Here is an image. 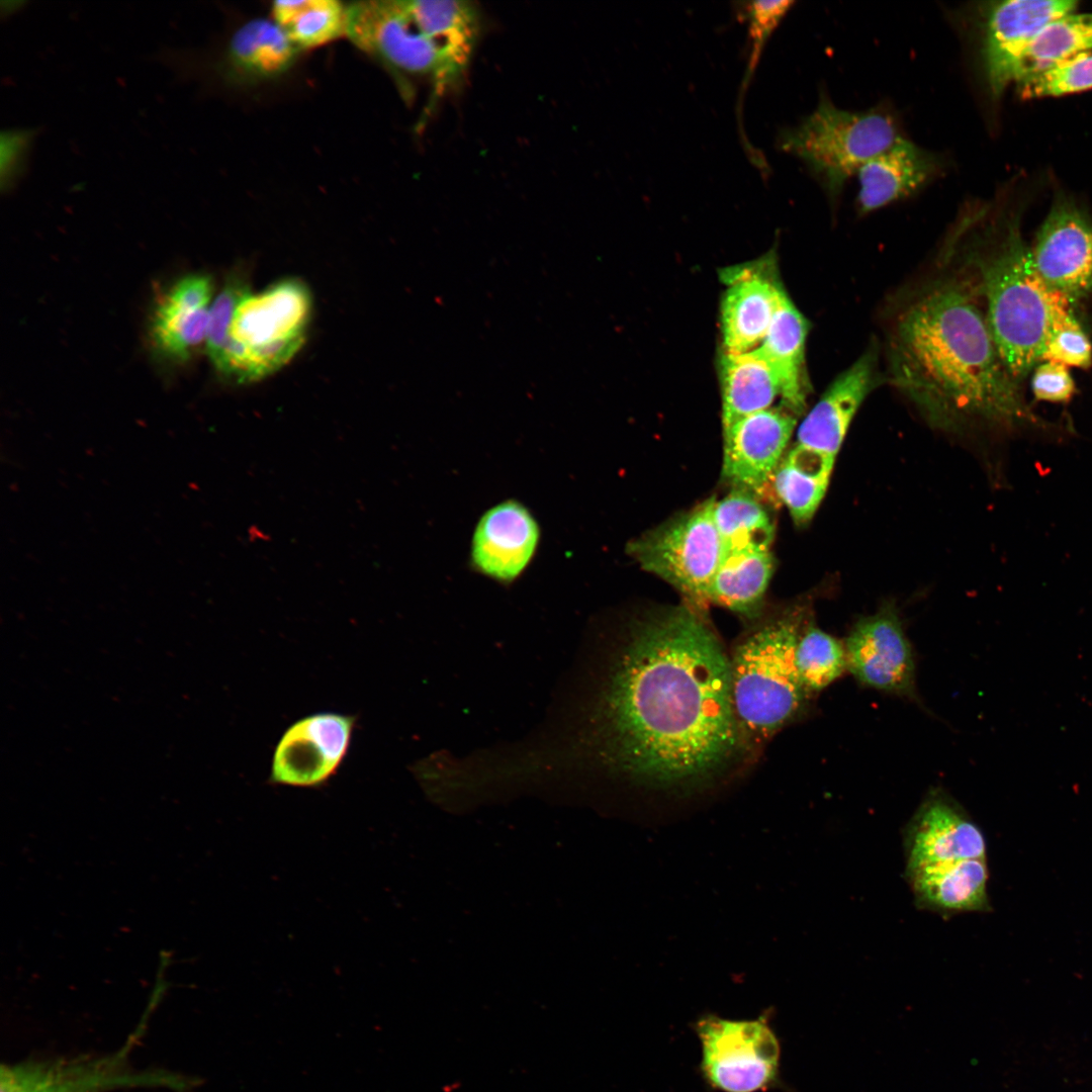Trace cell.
<instances>
[{
	"label": "cell",
	"instance_id": "6da1fadb",
	"mask_svg": "<svg viewBox=\"0 0 1092 1092\" xmlns=\"http://www.w3.org/2000/svg\"><path fill=\"white\" fill-rule=\"evenodd\" d=\"M583 741L597 768L646 797L701 796L735 771L750 748L730 656L696 610L655 609L621 629L596 676Z\"/></svg>",
	"mask_w": 1092,
	"mask_h": 1092
},
{
	"label": "cell",
	"instance_id": "7a4b0ae2",
	"mask_svg": "<svg viewBox=\"0 0 1092 1092\" xmlns=\"http://www.w3.org/2000/svg\"><path fill=\"white\" fill-rule=\"evenodd\" d=\"M978 296L963 275L916 293L890 327L886 380L940 429L1050 430L1003 364Z\"/></svg>",
	"mask_w": 1092,
	"mask_h": 1092
},
{
	"label": "cell",
	"instance_id": "3957f363",
	"mask_svg": "<svg viewBox=\"0 0 1092 1092\" xmlns=\"http://www.w3.org/2000/svg\"><path fill=\"white\" fill-rule=\"evenodd\" d=\"M971 264L997 351L1019 382L1040 363L1053 330L1075 316L1073 302L1042 279L1016 225Z\"/></svg>",
	"mask_w": 1092,
	"mask_h": 1092
},
{
	"label": "cell",
	"instance_id": "277c9868",
	"mask_svg": "<svg viewBox=\"0 0 1092 1092\" xmlns=\"http://www.w3.org/2000/svg\"><path fill=\"white\" fill-rule=\"evenodd\" d=\"M806 621L791 613L758 626L730 656L735 715L748 745L758 746L796 720L810 696L795 664L797 641Z\"/></svg>",
	"mask_w": 1092,
	"mask_h": 1092
},
{
	"label": "cell",
	"instance_id": "5b68a950",
	"mask_svg": "<svg viewBox=\"0 0 1092 1092\" xmlns=\"http://www.w3.org/2000/svg\"><path fill=\"white\" fill-rule=\"evenodd\" d=\"M901 138L890 113L840 109L823 93L814 111L780 132L778 146L802 160L835 201L863 164Z\"/></svg>",
	"mask_w": 1092,
	"mask_h": 1092
},
{
	"label": "cell",
	"instance_id": "8992f818",
	"mask_svg": "<svg viewBox=\"0 0 1092 1092\" xmlns=\"http://www.w3.org/2000/svg\"><path fill=\"white\" fill-rule=\"evenodd\" d=\"M701 1045L699 1070L720 1092H764L780 1084L781 1044L769 1014L729 1019L705 1014L695 1023Z\"/></svg>",
	"mask_w": 1092,
	"mask_h": 1092
},
{
	"label": "cell",
	"instance_id": "52a82bcc",
	"mask_svg": "<svg viewBox=\"0 0 1092 1092\" xmlns=\"http://www.w3.org/2000/svg\"><path fill=\"white\" fill-rule=\"evenodd\" d=\"M713 499L629 543L639 565L674 586L693 604L708 602L725 549L712 515Z\"/></svg>",
	"mask_w": 1092,
	"mask_h": 1092
},
{
	"label": "cell",
	"instance_id": "ba28073f",
	"mask_svg": "<svg viewBox=\"0 0 1092 1092\" xmlns=\"http://www.w3.org/2000/svg\"><path fill=\"white\" fill-rule=\"evenodd\" d=\"M345 35L395 73L430 78L436 93L457 84L439 47L414 23L405 0L350 3Z\"/></svg>",
	"mask_w": 1092,
	"mask_h": 1092
},
{
	"label": "cell",
	"instance_id": "9c48e42d",
	"mask_svg": "<svg viewBox=\"0 0 1092 1092\" xmlns=\"http://www.w3.org/2000/svg\"><path fill=\"white\" fill-rule=\"evenodd\" d=\"M356 717L335 712L305 716L282 734L273 753L269 784L317 789L344 761Z\"/></svg>",
	"mask_w": 1092,
	"mask_h": 1092
},
{
	"label": "cell",
	"instance_id": "30bf717a",
	"mask_svg": "<svg viewBox=\"0 0 1092 1092\" xmlns=\"http://www.w3.org/2000/svg\"><path fill=\"white\" fill-rule=\"evenodd\" d=\"M0 1092H108L125 1087H181L180 1079L162 1073H136L123 1053L101 1058L24 1061L3 1065Z\"/></svg>",
	"mask_w": 1092,
	"mask_h": 1092
},
{
	"label": "cell",
	"instance_id": "8fae6325",
	"mask_svg": "<svg viewBox=\"0 0 1092 1092\" xmlns=\"http://www.w3.org/2000/svg\"><path fill=\"white\" fill-rule=\"evenodd\" d=\"M848 671L862 685L888 694L916 698L912 646L893 606L854 624L844 640Z\"/></svg>",
	"mask_w": 1092,
	"mask_h": 1092
},
{
	"label": "cell",
	"instance_id": "7c38bea8",
	"mask_svg": "<svg viewBox=\"0 0 1092 1092\" xmlns=\"http://www.w3.org/2000/svg\"><path fill=\"white\" fill-rule=\"evenodd\" d=\"M1031 254L1042 279L1072 302L1092 295V219L1075 203H1053Z\"/></svg>",
	"mask_w": 1092,
	"mask_h": 1092
},
{
	"label": "cell",
	"instance_id": "4fadbf2b",
	"mask_svg": "<svg viewBox=\"0 0 1092 1092\" xmlns=\"http://www.w3.org/2000/svg\"><path fill=\"white\" fill-rule=\"evenodd\" d=\"M542 531L533 512L508 498L488 508L478 519L469 547L470 568L494 582L510 585L534 560Z\"/></svg>",
	"mask_w": 1092,
	"mask_h": 1092
},
{
	"label": "cell",
	"instance_id": "5bb4252c",
	"mask_svg": "<svg viewBox=\"0 0 1092 1092\" xmlns=\"http://www.w3.org/2000/svg\"><path fill=\"white\" fill-rule=\"evenodd\" d=\"M1073 0H1008L987 9L982 61L989 90L999 98L1014 83L1017 66L1036 34L1050 22L1076 12Z\"/></svg>",
	"mask_w": 1092,
	"mask_h": 1092
},
{
	"label": "cell",
	"instance_id": "9a60e30c",
	"mask_svg": "<svg viewBox=\"0 0 1092 1092\" xmlns=\"http://www.w3.org/2000/svg\"><path fill=\"white\" fill-rule=\"evenodd\" d=\"M904 844L906 869L986 860L982 831L954 799L938 789L926 795L908 822Z\"/></svg>",
	"mask_w": 1092,
	"mask_h": 1092
},
{
	"label": "cell",
	"instance_id": "2e32d148",
	"mask_svg": "<svg viewBox=\"0 0 1092 1092\" xmlns=\"http://www.w3.org/2000/svg\"><path fill=\"white\" fill-rule=\"evenodd\" d=\"M797 418L780 404L746 416L723 430L722 477L736 489L760 491L783 459Z\"/></svg>",
	"mask_w": 1092,
	"mask_h": 1092
},
{
	"label": "cell",
	"instance_id": "e0dca14e",
	"mask_svg": "<svg viewBox=\"0 0 1092 1092\" xmlns=\"http://www.w3.org/2000/svg\"><path fill=\"white\" fill-rule=\"evenodd\" d=\"M884 380L878 347L873 343L831 382L808 413L798 429L797 444L836 457L857 410Z\"/></svg>",
	"mask_w": 1092,
	"mask_h": 1092
},
{
	"label": "cell",
	"instance_id": "ac0fdd59",
	"mask_svg": "<svg viewBox=\"0 0 1092 1092\" xmlns=\"http://www.w3.org/2000/svg\"><path fill=\"white\" fill-rule=\"evenodd\" d=\"M299 49L275 21L255 19L237 28L209 65L169 64L176 78L207 68L225 84H251L275 78L293 64Z\"/></svg>",
	"mask_w": 1092,
	"mask_h": 1092
},
{
	"label": "cell",
	"instance_id": "d6986e66",
	"mask_svg": "<svg viewBox=\"0 0 1092 1092\" xmlns=\"http://www.w3.org/2000/svg\"><path fill=\"white\" fill-rule=\"evenodd\" d=\"M310 312V293L298 280L281 281L257 294L248 291L236 307L226 342L249 349L305 339Z\"/></svg>",
	"mask_w": 1092,
	"mask_h": 1092
},
{
	"label": "cell",
	"instance_id": "ffe728a7",
	"mask_svg": "<svg viewBox=\"0 0 1092 1092\" xmlns=\"http://www.w3.org/2000/svg\"><path fill=\"white\" fill-rule=\"evenodd\" d=\"M941 169L942 161L938 155L901 138L857 171V210L867 214L905 198L927 184Z\"/></svg>",
	"mask_w": 1092,
	"mask_h": 1092
},
{
	"label": "cell",
	"instance_id": "44dd1931",
	"mask_svg": "<svg viewBox=\"0 0 1092 1092\" xmlns=\"http://www.w3.org/2000/svg\"><path fill=\"white\" fill-rule=\"evenodd\" d=\"M775 280L750 269L728 276L721 301V330L725 353L756 349L765 338L785 294Z\"/></svg>",
	"mask_w": 1092,
	"mask_h": 1092
},
{
	"label": "cell",
	"instance_id": "7402d4cb",
	"mask_svg": "<svg viewBox=\"0 0 1092 1092\" xmlns=\"http://www.w3.org/2000/svg\"><path fill=\"white\" fill-rule=\"evenodd\" d=\"M212 285L207 276L182 278L159 301L152 336L163 356L185 361L206 342Z\"/></svg>",
	"mask_w": 1092,
	"mask_h": 1092
},
{
	"label": "cell",
	"instance_id": "603a6c76",
	"mask_svg": "<svg viewBox=\"0 0 1092 1092\" xmlns=\"http://www.w3.org/2000/svg\"><path fill=\"white\" fill-rule=\"evenodd\" d=\"M905 874L921 909L948 916L989 908L986 860L923 866L906 869Z\"/></svg>",
	"mask_w": 1092,
	"mask_h": 1092
},
{
	"label": "cell",
	"instance_id": "cb8c5ba5",
	"mask_svg": "<svg viewBox=\"0 0 1092 1092\" xmlns=\"http://www.w3.org/2000/svg\"><path fill=\"white\" fill-rule=\"evenodd\" d=\"M405 4L416 26L436 42L459 83L480 34L479 9L463 0H405Z\"/></svg>",
	"mask_w": 1092,
	"mask_h": 1092
},
{
	"label": "cell",
	"instance_id": "d4e9b609",
	"mask_svg": "<svg viewBox=\"0 0 1092 1092\" xmlns=\"http://www.w3.org/2000/svg\"><path fill=\"white\" fill-rule=\"evenodd\" d=\"M808 330V321L785 293L765 338L756 348L778 375L781 404L797 416L804 412L809 391L804 362Z\"/></svg>",
	"mask_w": 1092,
	"mask_h": 1092
},
{
	"label": "cell",
	"instance_id": "484cf974",
	"mask_svg": "<svg viewBox=\"0 0 1092 1092\" xmlns=\"http://www.w3.org/2000/svg\"><path fill=\"white\" fill-rule=\"evenodd\" d=\"M720 382L723 430L746 416L772 407L776 398L782 397L778 375L757 349L723 352Z\"/></svg>",
	"mask_w": 1092,
	"mask_h": 1092
},
{
	"label": "cell",
	"instance_id": "4316f807",
	"mask_svg": "<svg viewBox=\"0 0 1092 1092\" xmlns=\"http://www.w3.org/2000/svg\"><path fill=\"white\" fill-rule=\"evenodd\" d=\"M835 456L796 444L771 479L778 497L798 525L808 523L825 496Z\"/></svg>",
	"mask_w": 1092,
	"mask_h": 1092
},
{
	"label": "cell",
	"instance_id": "83f0119b",
	"mask_svg": "<svg viewBox=\"0 0 1092 1092\" xmlns=\"http://www.w3.org/2000/svg\"><path fill=\"white\" fill-rule=\"evenodd\" d=\"M774 570L769 551L726 554L708 590V602L751 615L760 605Z\"/></svg>",
	"mask_w": 1092,
	"mask_h": 1092
},
{
	"label": "cell",
	"instance_id": "f1b7e54d",
	"mask_svg": "<svg viewBox=\"0 0 1092 1092\" xmlns=\"http://www.w3.org/2000/svg\"><path fill=\"white\" fill-rule=\"evenodd\" d=\"M712 515L722 540L725 555L769 551L775 527L763 507L748 492L735 489L721 500H714Z\"/></svg>",
	"mask_w": 1092,
	"mask_h": 1092
},
{
	"label": "cell",
	"instance_id": "f546056e",
	"mask_svg": "<svg viewBox=\"0 0 1092 1092\" xmlns=\"http://www.w3.org/2000/svg\"><path fill=\"white\" fill-rule=\"evenodd\" d=\"M1092 50V13H1070L1045 25L1024 52L1014 83L1077 54Z\"/></svg>",
	"mask_w": 1092,
	"mask_h": 1092
},
{
	"label": "cell",
	"instance_id": "4dcf8cb0",
	"mask_svg": "<svg viewBox=\"0 0 1092 1092\" xmlns=\"http://www.w3.org/2000/svg\"><path fill=\"white\" fill-rule=\"evenodd\" d=\"M272 14L299 50L317 48L345 34L346 6L336 0L276 1Z\"/></svg>",
	"mask_w": 1092,
	"mask_h": 1092
},
{
	"label": "cell",
	"instance_id": "1f68e13d",
	"mask_svg": "<svg viewBox=\"0 0 1092 1092\" xmlns=\"http://www.w3.org/2000/svg\"><path fill=\"white\" fill-rule=\"evenodd\" d=\"M795 664L802 686L813 697L848 671L844 641L806 622L797 641Z\"/></svg>",
	"mask_w": 1092,
	"mask_h": 1092
},
{
	"label": "cell",
	"instance_id": "d6a6232c",
	"mask_svg": "<svg viewBox=\"0 0 1092 1092\" xmlns=\"http://www.w3.org/2000/svg\"><path fill=\"white\" fill-rule=\"evenodd\" d=\"M1016 86L1024 98L1057 97L1092 89V50L1070 57Z\"/></svg>",
	"mask_w": 1092,
	"mask_h": 1092
},
{
	"label": "cell",
	"instance_id": "836d02e7",
	"mask_svg": "<svg viewBox=\"0 0 1092 1092\" xmlns=\"http://www.w3.org/2000/svg\"><path fill=\"white\" fill-rule=\"evenodd\" d=\"M793 4V1L787 0L742 3V7H740V16L747 22L751 48L747 67L744 72V78L740 87L737 112L740 110L742 98L748 89V85L758 65L761 51L765 42Z\"/></svg>",
	"mask_w": 1092,
	"mask_h": 1092
},
{
	"label": "cell",
	"instance_id": "e575fe53",
	"mask_svg": "<svg viewBox=\"0 0 1092 1092\" xmlns=\"http://www.w3.org/2000/svg\"><path fill=\"white\" fill-rule=\"evenodd\" d=\"M1087 369L1092 366V344L1076 316L1053 330L1041 361Z\"/></svg>",
	"mask_w": 1092,
	"mask_h": 1092
},
{
	"label": "cell",
	"instance_id": "d590c367",
	"mask_svg": "<svg viewBox=\"0 0 1092 1092\" xmlns=\"http://www.w3.org/2000/svg\"><path fill=\"white\" fill-rule=\"evenodd\" d=\"M246 285L234 280L228 283L215 298L209 309V322L205 347L209 358L226 342L229 328L236 307L248 292Z\"/></svg>",
	"mask_w": 1092,
	"mask_h": 1092
},
{
	"label": "cell",
	"instance_id": "8d00e7d4",
	"mask_svg": "<svg viewBox=\"0 0 1092 1092\" xmlns=\"http://www.w3.org/2000/svg\"><path fill=\"white\" fill-rule=\"evenodd\" d=\"M1031 391L1036 401L1067 404L1077 388L1067 366L1042 361L1033 369Z\"/></svg>",
	"mask_w": 1092,
	"mask_h": 1092
},
{
	"label": "cell",
	"instance_id": "74e56055",
	"mask_svg": "<svg viewBox=\"0 0 1092 1092\" xmlns=\"http://www.w3.org/2000/svg\"><path fill=\"white\" fill-rule=\"evenodd\" d=\"M33 131L16 129L1 135V186L10 189L16 185L22 172Z\"/></svg>",
	"mask_w": 1092,
	"mask_h": 1092
}]
</instances>
